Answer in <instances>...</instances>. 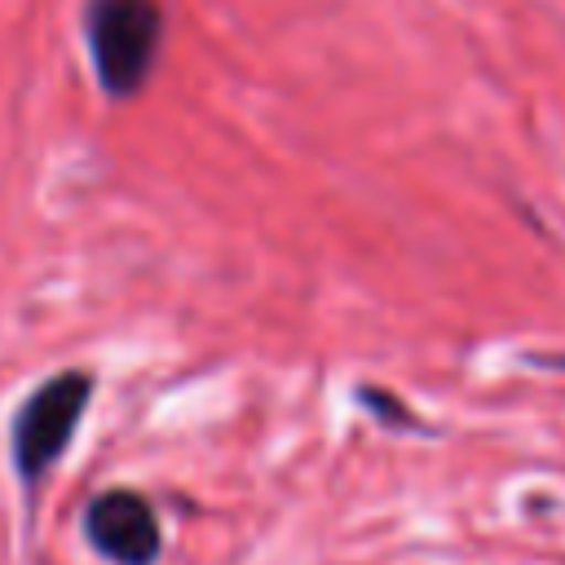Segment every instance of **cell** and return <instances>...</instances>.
Segmentation results:
<instances>
[{"mask_svg":"<svg viewBox=\"0 0 565 565\" xmlns=\"http://www.w3.org/2000/svg\"><path fill=\"white\" fill-rule=\"evenodd\" d=\"M84 35L93 53V71L110 97H132L154 66L163 13L159 0H88Z\"/></svg>","mask_w":565,"mask_h":565,"instance_id":"obj_1","label":"cell"},{"mask_svg":"<svg viewBox=\"0 0 565 565\" xmlns=\"http://www.w3.org/2000/svg\"><path fill=\"white\" fill-rule=\"evenodd\" d=\"M88 397H93L88 371H57L35 393H26V402L18 406L13 428H9L13 468L22 472V481H40L66 455Z\"/></svg>","mask_w":565,"mask_h":565,"instance_id":"obj_2","label":"cell"},{"mask_svg":"<svg viewBox=\"0 0 565 565\" xmlns=\"http://www.w3.org/2000/svg\"><path fill=\"white\" fill-rule=\"evenodd\" d=\"M84 539L110 565H154L163 552V525L146 494L137 490H102L84 508Z\"/></svg>","mask_w":565,"mask_h":565,"instance_id":"obj_3","label":"cell"},{"mask_svg":"<svg viewBox=\"0 0 565 565\" xmlns=\"http://www.w3.org/2000/svg\"><path fill=\"white\" fill-rule=\"evenodd\" d=\"M358 397L366 402V411H371L375 419H384V424H393V428H415V424H419V419H415L411 411H402V402H397L393 393H384V388L362 384V388H358Z\"/></svg>","mask_w":565,"mask_h":565,"instance_id":"obj_4","label":"cell"},{"mask_svg":"<svg viewBox=\"0 0 565 565\" xmlns=\"http://www.w3.org/2000/svg\"><path fill=\"white\" fill-rule=\"evenodd\" d=\"M534 366H547V371H565V353H530Z\"/></svg>","mask_w":565,"mask_h":565,"instance_id":"obj_5","label":"cell"}]
</instances>
